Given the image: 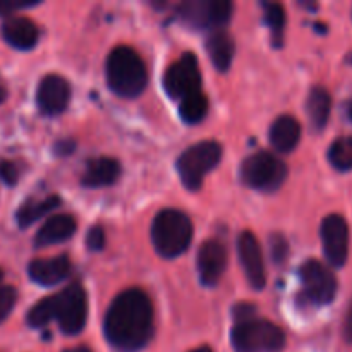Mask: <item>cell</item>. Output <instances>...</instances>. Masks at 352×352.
Listing matches in <instances>:
<instances>
[{
	"label": "cell",
	"mask_w": 352,
	"mask_h": 352,
	"mask_svg": "<svg viewBox=\"0 0 352 352\" xmlns=\"http://www.w3.org/2000/svg\"><path fill=\"white\" fill-rule=\"evenodd\" d=\"M329 160L337 170H352V138L342 136L332 143Z\"/></svg>",
	"instance_id": "obj_24"
},
{
	"label": "cell",
	"mask_w": 352,
	"mask_h": 352,
	"mask_svg": "<svg viewBox=\"0 0 352 352\" xmlns=\"http://www.w3.org/2000/svg\"><path fill=\"white\" fill-rule=\"evenodd\" d=\"M227 267V251L219 241H206L198 251V272L206 287L220 282Z\"/></svg>",
	"instance_id": "obj_14"
},
{
	"label": "cell",
	"mask_w": 352,
	"mask_h": 352,
	"mask_svg": "<svg viewBox=\"0 0 352 352\" xmlns=\"http://www.w3.org/2000/svg\"><path fill=\"white\" fill-rule=\"evenodd\" d=\"M3 98H6V91H3V89L0 88V103L3 102Z\"/></svg>",
	"instance_id": "obj_36"
},
{
	"label": "cell",
	"mask_w": 352,
	"mask_h": 352,
	"mask_svg": "<svg viewBox=\"0 0 352 352\" xmlns=\"http://www.w3.org/2000/svg\"><path fill=\"white\" fill-rule=\"evenodd\" d=\"M36 2H21V0H0V16H10L16 10L34 7Z\"/></svg>",
	"instance_id": "obj_30"
},
{
	"label": "cell",
	"mask_w": 352,
	"mask_h": 352,
	"mask_svg": "<svg viewBox=\"0 0 352 352\" xmlns=\"http://www.w3.org/2000/svg\"><path fill=\"white\" fill-rule=\"evenodd\" d=\"M301 140V124L291 116H282L272 124L270 143L280 153H291Z\"/></svg>",
	"instance_id": "obj_19"
},
{
	"label": "cell",
	"mask_w": 352,
	"mask_h": 352,
	"mask_svg": "<svg viewBox=\"0 0 352 352\" xmlns=\"http://www.w3.org/2000/svg\"><path fill=\"white\" fill-rule=\"evenodd\" d=\"M241 177L250 188L272 192L284 184L287 177V167L275 155L268 151H256L243 162Z\"/></svg>",
	"instance_id": "obj_6"
},
{
	"label": "cell",
	"mask_w": 352,
	"mask_h": 352,
	"mask_svg": "<svg viewBox=\"0 0 352 352\" xmlns=\"http://www.w3.org/2000/svg\"><path fill=\"white\" fill-rule=\"evenodd\" d=\"M0 282H2V270H0Z\"/></svg>",
	"instance_id": "obj_37"
},
{
	"label": "cell",
	"mask_w": 352,
	"mask_h": 352,
	"mask_svg": "<svg viewBox=\"0 0 352 352\" xmlns=\"http://www.w3.org/2000/svg\"><path fill=\"white\" fill-rule=\"evenodd\" d=\"M237 251H239V260L248 282L253 289L261 291L265 287V282H267V275H265L263 253H261L258 239L251 232H243L239 237V243H237Z\"/></svg>",
	"instance_id": "obj_13"
},
{
	"label": "cell",
	"mask_w": 352,
	"mask_h": 352,
	"mask_svg": "<svg viewBox=\"0 0 352 352\" xmlns=\"http://www.w3.org/2000/svg\"><path fill=\"white\" fill-rule=\"evenodd\" d=\"M31 280L40 285H55L71 274V261L67 256H55L48 260H33L28 267Z\"/></svg>",
	"instance_id": "obj_15"
},
{
	"label": "cell",
	"mask_w": 352,
	"mask_h": 352,
	"mask_svg": "<svg viewBox=\"0 0 352 352\" xmlns=\"http://www.w3.org/2000/svg\"><path fill=\"white\" fill-rule=\"evenodd\" d=\"M344 339L352 344V302L347 308L346 318H344Z\"/></svg>",
	"instance_id": "obj_32"
},
{
	"label": "cell",
	"mask_w": 352,
	"mask_h": 352,
	"mask_svg": "<svg viewBox=\"0 0 352 352\" xmlns=\"http://www.w3.org/2000/svg\"><path fill=\"white\" fill-rule=\"evenodd\" d=\"M234 6L229 0H188L181 3L182 21L195 28H217L227 24L232 17Z\"/></svg>",
	"instance_id": "obj_9"
},
{
	"label": "cell",
	"mask_w": 352,
	"mask_h": 352,
	"mask_svg": "<svg viewBox=\"0 0 352 352\" xmlns=\"http://www.w3.org/2000/svg\"><path fill=\"white\" fill-rule=\"evenodd\" d=\"M164 88L174 100H182L201 91V74L195 54L188 52L165 71Z\"/></svg>",
	"instance_id": "obj_8"
},
{
	"label": "cell",
	"mask_w": 352,
	"mask_h": 352,
	"mask_svg": "<svg viewBox=\"0 0 352 352\" xmlns=\"http://www.w3.org/2000/svg\"><path fill=\"white\" fill-rule=\"evenodd\" d=\"M206 50H208L210 60L219 71H227L234 60L236 45L232 36L223 30H215L206 40Z\"/></svg>",
	"instance_id": "obj_20"
},
{
	"label": "cell",
	"mask_w": 352,
	"mask_h": 352,
	"mask_svg": "<svg viewBox=\"0 0 352 352\" xmlns=\"http://www.w3.org/2000/svg\"><path fill=\"white\" fill-rule=\"evenodd\" d=\"M65 352H91V351H89L88 347H74V349H69Z\"/></svg>",
	"instance_id": "obj_33"
},
{
	"label": "cell",
	"mask_w": 352,
	"mask_h": 352,
	"mask_svg": "<svg viewBox=\"0 0 352 352\" xmlns=\"http://www.w3.org/2000/svg\"><path fill=\"white\" fill-rule=\"evenodd\" d=\"M323 253L333 267H344L349 256V226L340 215H329L320 229Z\"/></svg>",
	"instance_id": "obj_11"
},
{
	"label": "cell",
	"mask_w": 352,
	"mask_h": 352,
	"mask_svg": "<svg viewBox=\"0 0 352 352\" xmlns=\"http://www.w3.org/2000/svg\"><path fill=\"white\" fill-rule=\"evenodd\" d=\"M232 346L237 352H278L285 346V333L275 323L254 315L236 320Z\"/></svg>",
	"instance_id": "obj_4"
},
{
	"label": "cell",
	"mask_w": 352,
	"mask_h": 352,
	"mask_svg": "<svg viewBox=\"0 0 352 352\" xmlns=\"http://www.w3.org/2000/svg\"><path fill=\"white\" fill-rule=\"evenodd\" d=\"M58 205H60L58 196H47L45 199H31V201L23 203L19 212H17V223L21 227H30L38 219L45 217L54 208H57Z\"/></svg>",
	"instance_id": "obj_22"
},
{
	"label": "cell",
	"mask_w": 352,
	"mask_h": 352,
	"mask_svg": "<svg viewBox=\"0 0 352 352\" xmlns=\"http://www.w3.org/2000/svg\"><path fill=\"white\" fill-rule=\"evenodd\" d=\"M86 246L91 251L103 250V246H105V232H103L102 227L96 226L89 229L88 236H86Z\"/></svg>",
	"instance_id": "obj_29"
},
{
	"label": "cell",
	"mask_w": 352,
	"mask_h": 352,
	"mask_svg": "<svg viewBox=\"0 0 352 352\" xmlns=\"http://www.w3.org/2000/svg\"><path fill=\"white\" fill-rule=\"evenodd\" d=\"M52 320H55V296H48V298L38 301L28 313V323L34 329L45 327Z\"/></svg>",
	"instance_id": "obj_26"
},
{
	"label": "cell",
	"mask_w": 352,
	"mask_h": 352,
	"mask_svg": "<svg viewBox=\"0 0 352 352\" xmlns=\"http://www.w3.org/2000/svg\"><path fill=\"white\" fill-rule=\"evenodd\" d=\"M55 296V320L58 327L67 336L81 332L88 318V296L79 282L71 285Z\"/></svg>",
	"instance_id": "obj_7"
},
{
	"label": "cell",
	"mask_w": 352,
	"mask_h": 352,
	"mask_svg": "<svg viewBox=\"0 0 352 352\" xmlns=\"http://www.w3.org/2000/svg\"><path fill=\"white\" fill-rule=\"evenodd\" d=\"M222 158V146L217 141H201L188 148L177 160V170L182 182L191 191H198L203 179L219 165Z\"/></svg>",
	"instance_id": "obj_5"
},
{
	"label": "cell",
	"mask_w": 352,
	"mask_h": 352,
	"mask_svg": "<svg viewBox=\"0 0 352 352\" xmlns=\"http://www.w3.org/2000/svg\"><path fill=\"white\" fill-rule=\"evenodd\" d=\"M151 241L158 254L175 258L184 253L192 241V222L174 208L162 210L151 226Z\"/></svg>",
	"instance_id": "obj_3"
},
{
	"label": "cell",
	"mask_w": 352,
	"mask_h": 352,
	"mask_svg": "<svg viewBox=\"0 0 352 352\" xmlns=\"http://www.w3.org/2000/svg\"><path fill=\"white\" fill-rule=\"evenodd\" d=\"M105 337L113 349L136 352L153 336V305L141 289H126L105 315Z\"/></svg>",
	"instance_id": "obj_1"
},
{
	"label": "cell",
	"mask_w": 352,
	"mask_h": 352,
	"mask_svg": "<svg viewBox=\"0 0 352 352\" xmlns=\"http://www.w3.org/2000/svg\"><path fill=\"white\" fill-rule=\"evenodd\" d=\"M2 36L14 48L30 50L38 41V28L28 17L12 16L2 24Z\"/></svg>",
	"instance_id": "obj_16"
},
{
	"label": "cell",
	"mask_w": 352,
	"mask_h": 352,
	"mask_svg": "<svg viewBox=\"0 0 352 352\" xmlns=\"http://www.w3.org/2000/svg\"><path fill=\"white\" fill-rule=\"evenodd\" d=\"M191 352H212V349H210V347H206V346H203V347H198V349H195Z\"/></svg>",
	"instance_id": "obj_34"
},
{
	"label": "cell",
	"mask_w": 352,
	"mask_h": 352,
	"mask_svg": "<svg viewBox=\"0 0 352 352\" xmlns=\"http://www.w3.org/2000/svg\"><path fill=\"white\" fill-rule=\"evenodd\" d=\"M347 116H349V120L352 122V100L349 102V105H347Z\"/></svg>",
	"instance_id": "obj_35"
},
{
	"label": "cell",
	"mask_w": 352,
	"mask_h": 352,
	"mask_svg": "<svg viewBox=\"0 0 352 352\" xmlns=\"http://www.w3.org/2000/svg\"><path fill=\"white\" fill-rule=\"evenodd\" d=\"M0 177L7 182V184H16L17 177H19V172L17 167L10 162H0Z\"/></svg>",
	"instance_id": "obj_31"
},
{
	"label": "cell",
	"mask_w": 352,
	"mask_h": 352,
	"mask_svg": "<svg viewBox=\"0 0 352 352\" xmlns=\"http://www.w3.org/2000/svg\"><path fill=\"white\" fill-rule=\"evenodd\" d=\"M265 21L272 31V40L275 45H280L284 40L285 28V10L280 3H265Z\"/></svg>",
	"instance_id": "obj_25"
},
{
	"label": "cell",
	"mask_w": 352,
	"mask_h": 352,
	"mask_svg": "<svg viewBox=\"0 0 352 352\" xmlns=\"http://www.w3.org/2000/svg\"><path fill=\"white\" fill-rule=\"evenodd\" d=\"M179 113L186 124L201 122L208 113V98L205 96V93L198 91L182 98L181 105H179Z\"/></svg>",
	"instance_id": "obj_23"
},
{
	"label": "cell",
	"mask_w": 352,
	"mask_h": 352,
	"mask_svg": "<svg viewBox=\"0 0 352 352\" xmlns=\"http://www.w3.org/2000/svg\"><path fill=\"white\" fill-rule=\"evenodd\" d=\"M17 301L16 289L10 285H0V322L7 318L10 311H12L14 305Z\"/></svg>",
	"instance_id": "obj_27"
},
{
	"label": "cell",
	"mask_w": 352,
	"mask_h": 352,
	"mask_svg": "<svg viewBox=\"0 0 352 352\" xmlns=\"http://www.w3.org/2000/svg\"><path fill=\"white\" fill-rule=\"evenodd\" d=\"M76 220L71 215H55L50 217L47 222L41 226V229L36 234V246L45 248L50 244L64 243V241L71 239L72 234L76 232Z\"/></svg>",
	"instance_id": "obj_17"
},
{
	"label": "cell",
	"mask_w": 352,
	"mask_h": 352,
	"mask_svg": "<svg viewBox=\"0 0 352 352\" xmlns=\"http://www.w3.org/2000/svg\"><path fill=\"white\" fill-rule=\"evenodd\" d=\"M38 107L47 116L64 112L71 100V86L67 79L57 74H48L41 79L36 93Z\"/></svg>",
	"instance_id": "obj_12"
},
{
	"label": "cell",
	"mask_w": 352,
	"mask_h": 352,
	"mask_svg": "<svg viewBox=\"0 0 352 352\" xmlns=\"http://www.w3.org/2000/svg\"><path fill=\"white\" fill-rule=\"evenodd\" d=\"M270 253H272V258H274V261L277 265L284 263V261L287 260L289 244H287V241H285L284 236H280V234H274V236L270 237Z\"/></svg>",
	"instance_id": "obj_28"
},
{
	"label": "cell",
	"mask_w": 352,
	"mask_h": 352,
	"mask_svg": "<svg viewBox=\"0 0 352 352\" xmlns=\"http://www.w3.org/2000/svg\"><path fill=\"white\" fill-rule=\"evenodd\" d=\"M107 81L116 95L134 98L146 88L148 71L143 58L129 47H117L107 60Z\"/></svg>",
	"instance_id": "obj_2"
},
{
	"label": "cell",
	"mask_w": 352,
	"mask_h": 352,
	"mask_svg": "<svg viewBox=\"0 0 352 352\" xmlns=\"http://www.w3.org/2000/svg\"><path fill=\"white\" fill-rule=\"evenodd\" d=\"M332 110V96L323 86H315L309 91L308 102H306V112H308L311 126L316 131H322L327 126Z\"/></svg>",
	"instance_id": "obj_21"
},
{
	"label": "cell",
	"mask_w": 352,
	"mask_h": 352,
	"mask_svg": "<svg viewBox=\"0 0 352 352\" xmlns=\"http://www.w3.org/2000/svg\"><path fill=\"white\" fill-rule=\"evenodd\" d=\"M302 287L309 301L316 305H329L337 296V278L327 265L318 260H308L302 263L301 270Z\"/></svg>",
	"instance_id": "obj_10"
},
{
	"label": "cell",
	"mask_w": 352,
	"mask_h": 352,
	"mask_svg": "<svg viewBox=\"0 0 352 352\" xmlns=\"http://www.w3.org/2000/svg\"><path fill=\"white\" fill-rule=\"evenodd\" d=\"M119 162L113 160V158L102 157L88 162L81 182L86 188H103V186L113 184L119 179Z\"/></svg>",
	"instance_id": "obj_18"
}]
</instances>
